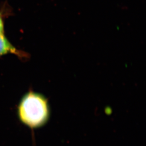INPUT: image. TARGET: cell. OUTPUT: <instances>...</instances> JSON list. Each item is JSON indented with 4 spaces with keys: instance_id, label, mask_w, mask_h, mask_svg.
<instances>
[{
    "instance_id": "cell-1",
    "label": "cell",
    "mask_w": 146,
    "mask_h": 146,
    "mask_svg": "<svg viewBox=\"0 0 146 146\" xmlns=\"http://www.w3.org/2000/svg\"><path fill=\"white\" fill-rule=\"evenodd\" d=\"M17 115L20 122L31 129L41 127L49 117L48 100L42 94L29 90L17 105Z\"/></svg>"
},
{
    "instance_id": "cell-2",
    "label": "cell",
    "mask_w": 146,
    "mask_h": 146,
    "mask_svg": "<svg viewBox=\"0 0 146 146\" xmlns=\"http://www.w3.org/2000/svg\"><path fill=\"white\" fill-rule=\"evenodd\" d=\"M9 54L15 55L21 60H26L29 58V54L16 48L5 34L0 35V57Z\"/></svg>"
},
{
    "instance_id": "cell-3",
    "label": "cell",
    "mask_w": 146,
    "mask_h": 146,
    "mask_svg": "<svg viewBox=\"0 0 146 146\" xmlns=\"http://www.w3.org/2000/svg\"><path fill=\"white\" fill-rule=\"evenodd\" d=\"M5 34V25L3 16L0 13V35Z\"/></svg>"
}]
</instances>
